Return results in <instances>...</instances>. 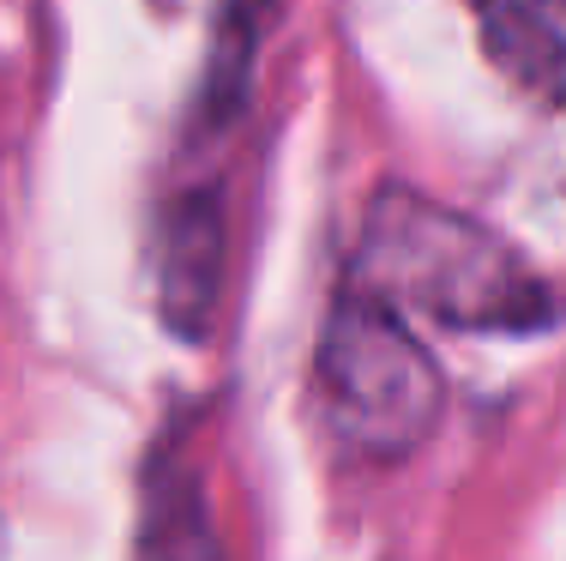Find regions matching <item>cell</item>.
I'll list each match as a JSON object with an SVG mask.
<instances>
[{"label": "cell", "instance_id": "5b68a950", "mask_svg": "<svg viewBox=\"0 0 566 561\" xmlns=\"http://www.w3.org/2000/svg\"><path fill=\"white\" fill-rule=\"evenodd\" d=\"M139 561H223L211 538V513L199 496L193 471L157 465L145 484V526H139Z\"/></svg>", "mask_w": 566, "mask_h": 561}, {"label": "cell", "instance_id": "6da1fadb", "mask_svg": "<svg viewBox=\"0 0 566 561\" xmlns=\"http://www.w3.org/2000/svg\"><path fill=\"white\" fill-rule=\"evenodd\" d=\"M349 290L392 314H428L464 332H524L555 320L548 284L501 236L410 187H386L368 206Z\"/></svg>", "mask_w": 566, "mask_h": 561}, {"label": "cell", "instance_id": "277c9868", "mask_svg": "<svg viewBox=\"0 0 566 561\" xmlns=\"http://www.w3.org/2000/svg\"><path fill=\"white\" fill-rule=\"evenodd\" d=\"M218 272H223V224L218 206L193 199L175 211L169 242H164V309L175 332H206V314L218 302Z\"/></svg>", "mask_w": 566, "mask_h": 561}, {"label": "cell", "instance_id": "3957f363", "mask_svg": "<svg viewBox=\"0 0 566 561\" xmlns=\"http://www.w3.org/2000/svg\"><path fill=\"white\" fill-rule=\"evenodd\" d=\"M482 49L531 97L566 103V0H470Z\"/></svg>", "mask_w": 566, "mask_h": 561}, {"label": "cell", "instance_id": "7a4b0ae2", "mask_svg": "<svg viewBox=\"0 0 566 561\" xmlns=\"http://www.w3.org/2000/svg\"><path fill=\"white\" fill-rule=\"evenodd\" d=\"M319 405H326L332 435L361 459H403L428 440L440 417V381L434 356L416 344L386 302L344 290L332 309L326 332H319Z\"/></svg>", "mask_w": 566, "mask_h": 561}, {"label": "cell", "instance_id": "8992f818", "mask_svg": "<svg viewBox=\"0 0 566 561\" xmlns=\"http://www.w3.org/2000/svg\"><path fill=\"white\" fill-rule=\"evenodd\" d=\"M235 7H241V12H265L272 0H235Z\"/></svg>", "mask_w": 566, "mask_h": 561}]
</instances>
